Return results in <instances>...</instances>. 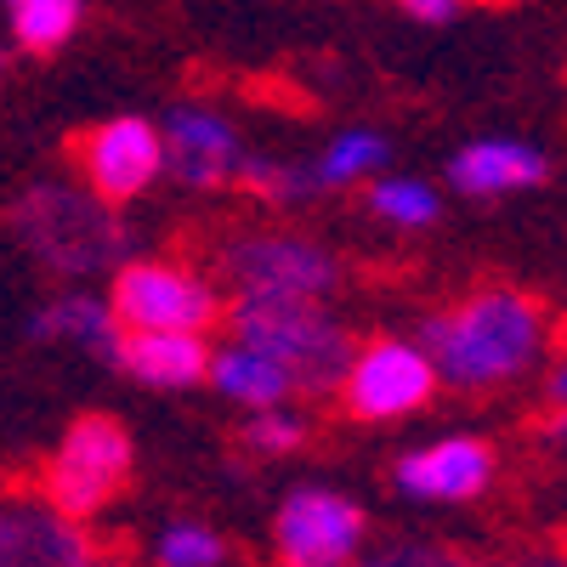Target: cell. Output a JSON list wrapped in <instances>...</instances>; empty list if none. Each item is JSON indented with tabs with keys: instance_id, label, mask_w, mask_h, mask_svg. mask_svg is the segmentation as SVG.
Here are the masks:
<instances>
[{
	"instance_id": "obj_6",
	"label": "cell",
	"mask_w": 567,
	"mask_h": 567,
	"mask_svg": "<svg viewBox=\"0 0 567 567\" xmlns=\"http://www.w3.org/2000/svg\"><path fill=\"white\" fill-rule=\"evenodd\" d=\"M109 307L120 329H210L221 318V290L182 261L125 256L109 284Z\"/></svg>"
},
{
	"instance_id": "obj_10",
	"label": "cell",
	"mask_w": 567,
	"mask_h": 567,
	"mask_svg": "<svg viewBox=\"0 0 567 567\" xmlns=\"http://www.w3.org/2000/svg\"><path fill=\"white\" fill-rule=\"evenodd\" d=\"M97 556L91 523L58 511L40 488L0 494V567H91Z\"/></svg>"
},
{
	"instance_id": "obj_18",
	"label": "cell",
	"mask_w": 567,
	"mask_h": 567,
	"mask_svg": "<svg viewBox=\"0 0 567 567\" xmlns=\"http://www.w3.org/2000/svg\"><path fill=\"white\" fill-rule=\"evenodd\" d=\"M85 23V0H7L12 52L23 58H58Z\"/></svg>"
},
{
	"instance_id": "obj_24",
	"label": "cell",
	"mask_w": 567,
	"mask_h": 567,
	"mask_svg": "<svg viewBox=\"0 0 567 567\" xmlns=\"http://www.w3.org/2000/svg\"><path fill=\"white\" fill-rule=\"evenodd\" d=\"M545 392H550V403H556V409H567V352L550 363V374H545Z\"/></svg>"
},
{
	"instance_id": "obj_15",
	"label": "cell",
	"mask_w": 567,
	"mask_h": 567,
	"mask_svg": "<svg viewBox=\"0 0 567 567\" xmlns=\"http://www.w3.org/2000/svg\"><path fill=\"white\" fill-rule=\"evenodd\" d=\"M29 341H52V347H74L91 358H114L120 347V318L109 307V296H91V290H63L58 301L34 307L29 318Z\"/></svg>"
},
{
	"instance_id": "obj_5",
	"label": "cell",
	"mask_w": 567,
	"mask_h": 567,
	"mask_svg": "<svg viewBox=\"0 0 567 567\" xmlns=\"http://www.w3.org/2000/svg\"><path fill=\"white\" fill-rule=\"evenodd\" d=\"M216 267L233 296H301V301H329L341 290V261L329 245L307 239L290 227H245L221 239Z\"/></svg>"
},
{
	"instance_id": "obj_25",
	"label": "cell",
	"mask_w": 567,
	"mask_h": 567,
	"mask_svg": "<svg viewBox=\"0 0 567 567\" xmlns=\"http://www.w3.org/2000/svg\"><path fill=\"white\" fill-rule=\"evenodd\" d=\"M386 561H449V550H420V545H403V550H392Z\"/></svg>"
},
{
	"instance_id": "obj_16",
	"label": "cell",
	"mask_w": 567,
	"mask_h": 567,
	"mask_svg": "<svg viewBox=\"0 0 567 567\" xmlns=\"http://www.w3.org/2000/svg\"><path fill=\"white\" fill-rule=\"evenodd\" d=\"M205 381L239 409H272V403H296V381L278 358H267L261 347L227 336L221 347H210V369Z\"/></svg>"
},
{
	"instance_id": "obj_20",
	"label": "cell",
	"mask_w": 567,
	"mask_h": 567,
	"mask_svg": "<svg viewBox=\"0 0 567 567\" xmlns=\"http://www.w3.org/2000/svg\"><path fill=\"white\" fill-rule=\"evenodd\" d=\"M233 187H245L256 205H272V210H296V205L323 194L318 176H312V159L296 165V159H267V154H245L239 182H233Z\"/></svg>"
},
{
	"instance_id": "obj_4",
	"label": "cell",
	"mask_w": 567,
	"mask_h": 567,
	"mask_svg": "<svg viewBox=\"0 0 567 567\" xmlns=\"http://www.w3.org/2000/svg\"><path fill=\"white\" fill-rule=\"evenodd\" d=\"M136 471V443L114 414H80L69 432L58 437L52 460L40 471V494L58 511L97 523V516L131 488Z\"/></svg>"
},
{
	"instance_id": "obj_22",
	"label": "cell",
	"mask_w": 567,
	"mask_h": 567,
	"mask_svg": "<svg viewBox=\"0 0 567 567\" xmlns=\"http://www.w3.org/2000/svg\"><path fill=\"white\" fill-rule=\"evenodd\" d=\"M154 561L165 567H221L227 561V539L210 528V523H165L159 539H154Z\"/></svg>"
},
{
	"instance_id": "obj_21",
	"label": "cell",
	"mask_w": 567,
	"mask_h": 567,
	"mask_svg": "<svg viewBox=\"0 0 567 567\" xmlns=\"http://www.w3.org/2000/svg\"><path fill=\"white\" fill-rule=\"evenodd\" d=\"M239 443L261 460H284V454H301L307 449V414H296L290 403H272V409H245V432Z\"/></svg>"
},
{
	"instance_id": "obj_23",
	"label": "cell",
	"mask_w": 567,
	"mask_h": 567,
	"mask_svg": "<svg viewBox=\"0 0 567 567\" xmlns=\"http://www.w3.org/2000/svg\"><path fill=\"white\" fill-rule=\"evenodd\" d=\"M398 12H409L414 23H454L471 0H392Z\"/></svg>"
},
{
	"instance_id": "obj_8",
	"label": "cell",
	"mask_w": 567,
	"mask_h": 567,
	"mask_svg": "<svg viewBox=\"0 0 567 567\" xmlns=\"http://www.w3.org/2000/svg\"><path fill=\"white\" fill-rule=\"evenodd\" d=\"M369 539V516L336 488H290L272 511V556L290 567H341L358 561Z\"/></svg>"
},
{
	"instance_id": "obj_1",
	"label": "cell",
	"mask_w": 567,
	"mask_h": 567,
	"mask_svg": "<svg viewBox=\"0 0 567 567\" xmlns=\"http://www.w3.org/2000/svg\"><path fill=\"white\" fill-rule=\"evenodd\" d=\"M420 347L437 369V386L477 398V392L516 386L528 369H539L550 347V318L528 290L488 284V290H471L454 307L425 318Z\"/></svg>"
},
{
	"instance_id": "obj_9",
	"label": "cell",
	"mask_w": 567,
	"mask_h": 567,
	"mask_svg": "<svg viewBox=\"0 0 567 567\" xmlns=\"http://www.w3.org/2000/svg\"><path fill=\"white\" fill-rule=\"evenodd\" d=\"M80 182L109 205H131L165 176V131L142 114H114L91 125L74 148Z\"/></svg>"
},
{
	"instance_id": "obj_7",
	"label": "cell",
	"mask_w": 567,
	"mask_h": 567,
	"mask_svg": "<svg viewBox=\"0 0 567 567\" xmlns=\"http://www.w3.org/2000/svg\"><path fill=\"white\" fill-rule=\"evenodd\" d=\"M341 403L352 420L363 425H386V420H409L437 398V369L425 358L420 336H381L352 352L347 374H341Z\"/></svg>"
},
{
	"instance_id": "obj_13",
	"label": "cell",
	"mask_w": 567,
	"mask_h": 567,
	"mask_svg": "<svg viewBox=\"0 0 567 567\" xmlns=\"http://www.w3.org/2000/svg\"><path fill=\"white\" fill-rule=\"evenodd\" d=\"M109 363L136 386L187 392L205 381L210 341H205V329H120V347Z\"/></svg>"
},
{
	"instance_id": "obj_19",
	"label": "cell",
	"mask_w": 567,
	"mask_h": 567,
	"mask_svg": "<svg viewBox=\"0 0 567 567\" xmlns=\"http://www.w3.org/2000/svg\"><path fill=\"white\" fill-rule=\"evenodd\" d=\"M369 216L374 221H386L398 233H425V227H437L443 221V194L425 176H369V194H363Z\"/></svg>"
},
{
	"instance_id": "obj_2",
	"label": "cell",
	"mask_w": 567,
	"mask_h": 567,
	"mask_svg": "<svg viewBox=\"0 0 567 567\" xmlns=\"http://www.w3.org/2000/svg\"><path fill=\"white\" fill-rule=\"evenodd\" d=\"M7 233L23 245V256L69 284H85L97 272H114L131 256V233L120 221V205L97 199L85 182L40 176L7 205Z\"/></svg>"
},
{
	"instance_id": "obj_14",
	"label": "cell",
	"mask_w": 567,
	"mask_h": 567,
	"mask_svg": "<svg viewBox=\"0 0 567 567\" xmlns=\"http://www.w3.org/2000/svg\"><path fill=\"white\" fill-rule=\"evenodd\" d=\"M449 182L465 199H505V194H528V187L550 182V159L534 142L516 136H477L449 159Z\"/></svg>"
},
{
	"instance_id": "obj_17",
	"label": "cell",
	"mask_w": 567,
	"mask_h": 567,
	"mask_svg": "<svg viewBox=\"0 0 567 567\" xmlns=\"http://www.w3.org/2000/svg\"><path fill=\"white\" fill-rule=\"evenodd\" d=\"M392 165V142H386V131H374V125H347V131H336L318 148V159H312V176H318V187L323 194H341V187H363L369 176H381Z\"/></svg>"
},
{
	"instance_id": "obj_27",
	"label": "cell",
	"mask_w": 567,
	"mask_h": 567,
	"mask_svg": "<svg viewBox=\"0 0 567 567\" xmlns=\"http://www.w3.org/2000/svg\"><path fill=\"white\" fill-rule=\"evenodd\" d=\"M550 432H556V437H561V443H567V409H561V414H556V425H550Z\"/></svg>"
},
{
	"instance_id": "obj_12",
	"label": "cell",
	"mask_w": 567,
	"mask_h": 567,
	"mask_svg": "<svg viewBox=\"0 0 567 567\" xmlns=\"http://www.w3.org/2000/svg\"><path fill=\"white\" fill-rule=\"evenodd\" d=\"M494 449L483 437H437L392 465V483L414 505H471L494 488Z\"/></svg>"
},
{
	"instance_id": "obj_11",
	"label": "cell",
	"mask_w": 567,
	"mask_h": 567,
	"mask_svg": "<svg viewBox=\"0 0 567 567\" xmlns=\"http://www.w3.org/2000/svg\"><path fill=\"white\" fill-rule=\"evenodd\" d=\"M159 131H165V176H176L182 187L216 194V187L239 182V165L250 148L239 142V125L227 114H216L205 103H182L159 120Z\"/></svg>"
},
{
	"instance_id": "obj_3",
	"label": "cell",
	"mask_w": 567,
	"mask_h": 567,
	"mask_svg": "<svg viewBox=\"0 0 567 567\" xmlns=\"http://www.w3.org/2000/svg\"><path fill=\"white\" fill-rule=\"evenodd\" d=\"M227 336L278 358L296 381V398H329L358 352V336L329 312V301L301 296H227Z\"/></svg>"
},
{
	"instance_id": "obj_26",
	"label": "cell",
	"mask_w": 567,
	"mask_h": 567,
	"mask_svg": "<svg viewBox=\"0 0 567 567\" xmlns=\"http://www.w3.org/2000/svg\"><path fill=\"white\" fill-rule=\"evenodd\" d=\"M12 74V40H0V80Z\"/></svg>"
}]
</instances>
